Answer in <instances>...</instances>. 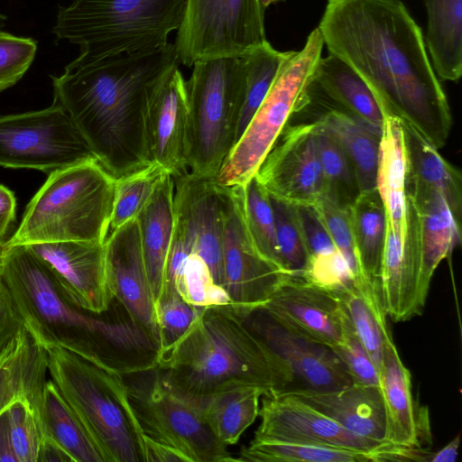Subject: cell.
<instances>
[{
  "label": "cell",
  "instance_id": "f35d334b",
  "mask_svg": "<svg viewBox=\"0 0 462 462\" xmlns=\"http://www.w3.org/2000/svg\"><path fill=\"white\" fill-rule=\"evenodd\" d=\"M173 287L188 303L198 307L231 306L226 291L213 279L205 261L191 254L173 281Z\"/></svg>",
  "mask_w": 462,
  "mask_h": 462
},
{
  "label": "cell",
  "instance_id": "484cf974",
  "mask_svg": "<svg viewBox=\"0 0 462 462\" xmlns=\"http://www.w3.org/2000/svg\"><path fill=\"white\" fill-rule=\"evenodd\" d=\"M316 122L345 152L360 192L375 189L381 131L338 109L325 112Z\"/></svg>",
  "mask_w": 462,
  "mask_h": 462
},
{
  "label": "cell",
  "instance_id": "5bb4252c",
  "mask_svg": "<svg viewBox=\"0 0 462 462\" xmlns=\"http://www.w3.org/2000/svg\"><path fill=\"white\" fill-rule=\"evenodd\" d=\"M235 313L283 365L290 380L289 389L283 393L330 392L353 383L343 362L329 346L282 324L262 307Z\"/></svg>",
  "mask_w": 462,
  "mask_h": 462
},
{
  "label": "cell",
  "instance_id": "9c48e42d",
  "mask_svg": "<svg viewBox=\"0 0 462 462\" xmlns=\"http://www.w3.org/2000/svg\"><path fill=\"white\" fill-rule=\"evenodd\" d=\"M323 46L317 27L300 51H286L268 93L214 179L218 186H243L252 179L291 116L309 105Z\"/></svg>",
  "mask_w": 462,
  "mask_h": 462
},
{
  "label": "cell",
  "instance_id": "e575fe53",
  "mask_svg": "<svg viewBox=\"0 0 462 462\" xmlns=\"http://www.w3.org/2000/svg\"><path fill=\"white\" fill-rule=\"evenodd\" d=\"M286 51L274 49L268 41L255 47L245 57V83L239 111L235 143L268 93Z\"/></svg>",
  "mask_w": 462,
  "mask_h": 462
},
{
  "label": "cell",
  "instance_id": "7a4b0ae2",
  "mask_svg": "<svg viewBox=\"0 0 462 462\" xmlns=\"http://www.w3.org/2000/svg\"><path fill=\"white\" fill-rule=\"evenodd\" d=\"M179 65L173 44L64 68L51 76L53 103L69 116L98 162L116 180L153 163L148 114L157 88Z\"/></svg>",
  "mask_w": 462,
  "mask_h": 462
},
{
  "label": "cell",
  "instance_id": "ba28073f",
  "mask_svg": "<svg viewBox=\"0 0 462 462\" xmlns=\"http://www.w3.org/2000/svg\"><path fill=\"white\" fill-rule=\"evenodd\" d=\"M192 68L186 81L188 170L215 179L235 144L245 83V57L201 60Z\"/></svg>",
  "mask_w": 462,
  "mask_h": 462
},
{
  "label": "cell",
  "instance_id": "83f0119b",
  "mask_svg": "<svg viewBox=\"0 0 462 462\" xmlns=\"http://www.w3.org/2000/svg\"><path fill=\"white\" fill-rule=\"evenodd\" d=\"M428 14L426 45L442 80L462 75V0H424Z\"/></svg>",
  "mask_w": 462,
  "mask_h": 462
},
{
  "label": "cell",
  "instance_id": "e0dca14e",
  "mask_svg": "<svg viewBox=\"0 0 462 462\" xmlns=\"http://www.w3.org/2000/svg\"><path fill=\"white\" fill-rule=\"evenodd\" d=\"M258 416L261 423L253 440L319 444L361 449L387 451L396 459L400 448L389 442L360 438L343 426L287 393L263 395Z\"/></svg>",
  "mask_w": 462,
  "mask_h": 462
},
{
  "label": "cell",
  "instance_id": "7dc6e473",
  "mask_svg": "<svg viewBox=\"0 0 462 462\" xmlns=\"http://www.w3.org/2000/svg\"><path fill=\"white\" fill-rule=\"evenodd\" d=\"M16 218V199L14 192L0 184V254L5 249Z\"/></svg>",
  "mask_w": 462,
  "mask_h": 462
},
{
  "label": "cell",
  "instance_id": "db71d44e",
  "mask_svg": "<svg viewBox=\"0 0 462 462\" xmlns=\"http://www.w3.org/2000/svg\"><path fill=\"white\" fill-rule=\"evenodd\" d=\"M7 23V17L0 13V30L3 29Z\"/></svg>",
  "mask_w": 462,
  "mask_h": 462
},
{
  "label": "cell",
  "instance_id": "603a6c76",
  "mask_svg": "<svg viewBox=\"0 0 462 462\" xmlns=\"http://www.w3.org/2000/svg\"><path fill=\"white\" fill-rule=\"evenodd\" d=\"M287 394L298 398L360 438L387 442L385 407L378 386L353 383L336 391Z\"/></svg>",
  "mask_w": 462,
  "mask_h": 462
},
{
  "label": "cell",
  "instance_id": "277c9868",
  "mask_svg": "<svg viewBox=\"0 0 462 462\" xmlns=\"http://www.w3.org/2000/svg\"><path fill=\"white\" fill-rule=\"evenodd\" d=\"M181 393L202 400L255 387L264 395L286 393L288 374L272 351L229 306L204 307L157 367Z\"/></svg>",
  "mask_w": 462,
  "mask_h": 462
},
{
  "label": "cell",
  "instance_id": "836d02e7",
  "mask_svg": "<svg viewBox=\"0 0 462 462\" xmlns=\"http://www.w3.org/2000/svg\"><path fill=\"white\" fill-rule=\"evenodd\" d=\"M41 426L42 439H53L72 462H103L51 379L47 380L44 390Z\"/></svg>",
  "mask_w": 462,
  "mask_h": 462
},
{
  "label": "cell",
  "instance_id": "7402d4cb",
  "mask_svg": "<svg viewBox=\"0 0 462 462\" xmlns=\"http://www.w3.org/2000/svg\"><path fill=\"white\" fill-rule=\"evenodd\" d=\"M379 381L386 414V441L398 447L422 449L421 434L430 432L427 411L416 410L411 375L392 337L383 344Z\"/></svg>",
  "mask_w": 462,
  "mask_h": 462
},
{
  "label": "cell",
  "instance_id": "d6986e66",
  "mask_svg": "<svg viewBox=\"0 0 462 462\" xmlns=\"http://www.w3.org/2000/svg\"><path fill=\"white\" fill-rule=\"evenodd\" d=\"M174 180L175 226L200 256L216 283L221 282L223 207L220 188L214 179L184 171ZM221 286V285H220Z\"/></svg>",
  "mask_w": 462,
  "mask_h": 462
},
{
  "label": "cell",
  "instance_id": "3957f363",
  "mask_svg": "<svg viewBox=\"0 0 462 462\" xmlns=\"http://www.w3.org/2000/svg\"><path fill=\"white\" fill-rule=\"evenodd\" d=\"M0 273L15 311L37 344L62 347L121 375L157 367L159 346L143 330L130 319L107 321L70 304L44 263L27 246L5 247Z\"/></svg>",
  "mask_w": 462,
  "mask_h": 462
},
{
  "label": "cell",
  "instance_id": "44dd1931",
  "mask_svg": "<svg viewBox=\"0 0 462 462\" xmlns=\"http://www.w3.org/2000/svg\"><path fill=\"white\" fill-rule=\"evenodd\" d=\"M188 119L186 80L178 65L157 88L148 114V142L152 160L171 176L189 171Z\"/></svg>",
  "mask_w": 462,
  "mask_h": 462
},
{
  "label": "cell",
  "instance_id": "5b68a950",
  "mask_svg": "<svg viewBox=\"0 0 462 462\" xmlns=\"http://www.w3.org/2000/svg\"><path fill=\"white\" fill-rule=\"evenodd\" d=\"M45 348L51 379L103 462H145V433L123 375L62 347Z\"/></svg>",
  "mask_w": 462,
  "mask_h": 462
},
{
  "label": "cell",
  "instance_id": "ac0fdd59",
  "mask_svg": "<svg viewBox=\"0 0 462 462\" xmlns=\"http://www.w3.org/2000/svg\"><path fill=\"white\" fill-rule=\"evenodd\" d=\"M107 278L114 298L127 312L131 322L159 346L155 301L143 256L139 226L133 218L105 241Z\"/></svg>",
  "mask_w": 462,
  "mask_h": 462
},
{
  "label": "cell",
  "instance_id": "74e56055",
  "mask_svg": "<svg viewBox=\"0 0 462 462\" xmlns=\"http://www.w3.org/2000/svg\"><path fill=\"white\" fill-rule=\"evenodd\" d=\"M166 173L169 172L153 162L138 171L116 180L106 237L136 217L151 198L158 182Z\"/></svg>",
  "mask_w": 462,
  "mask_h": 462
},
{
  "label": "cell",
  "instance_id": "681fc988",
  "mask_svg": "<svg viewBox=\"0 0 462 462\" xmlns=\"http://www.w3.org/2000/svg\"><path fill=\"white\" fill-rule=\"evenodd\" d=\"M37 462H72L69 456L51 439H42Z\"/></svg>",
  "mask_w": 462,
  "mask_h": 462
},
{
  "label": "cell",
  "instance_id": "816d5d0a",
  "mask_svg": "<svg viewBox=\"0 0 462 462\" xmlns=\"http://www.w3.org/2000/svg\"><path fill=\"white\" fill-rule=\"evenodd\" d=\"M460 443V434L437 452L431 453L430 462H454L457 459Z\"/></svg>",
  "mask_w": 462,
  "mask_h": 462
},
{
  "label": "cell",
  "instance_id": "8992f818",
  "mask_svg": "<svg viewBox=\"0 0 462 462\" xmlns=\"http://www.w3.org/2000/svg\"><path fill=\"white\" fill-rule=\"evenodd\" d=\"M186 0H72L60 6L51 32L79 45L77 68L123 53L151 51L168 44L182 21Z\"/></svg>",
  "mask_w": 462,
  "mask_h": 462
},
{
  "label": "cell",
  "instance_id": "ffe728a7",
  "mask_svg": "<svg viewBox=\"0 0 462 462\" xmlns=\"http://www.w3.org/2000/svg\"><path fill=\"white\" fill-rule=\"evenodd\" d=\"M262 308L282 324L330 347L341 339V300L300 277L291 276Z\"/></svg>",
  "mask_w": 462,
  "mask_h": 462
},
{
  "label": "cell",
  "instance_id": "7c38bea8",
  "mask_svg": "<svg viewBox=\"0 0 462 462\" xmlns=\"http://www.w3.org/2000/svg\"><path fill=\"white\" fill-rule=\"evenodd\" d=\"M96 158L68 113L58 104L0 116V166L51 173Z\"/></svg>",
  "mask_w": 462,
  "mask_h": 462
},
{
  "label": "cell",
  "instance_id": "60d3db41",
  "mask_svg": "<svg viewBox=\"0 0 462 462\" xmlns=\"http://www.w3.org/2000/svg\"><path fill=\"white\" fill-rule=\"evenodd\" d=\"M281 268L294 277H301L307 254L295 215L294 206L271 197Z\"/></svg>",
  "mask_w": 462,
  "mask_h": 462
},
{
  "label": "cell",
  "instance_id": "4316f807",
  "mask_svg": "<svg viewBox=\"0 0 462 462\" xmlns=\"http://www.w3.org/2000/svg\"><path fill=\"white\" fill-rule=\"evenodd\" d=\"M342 110L381 131L383 112L360 76L345 61L329 54L320 58L313 81Z\"/></svg>",
  "mask_w": 462,
  "mask_h": 462
},
{
  "label": "cell",
  "instance_id": "8d00e7d4",
  "mask_svg": "<svg viewBox=\"0 0 462 462\" xmlns=\"http://www.w3.org/2000/svg\"><path fill=\"white\" fill-rule=\"evenodd\" d=\"M241 189L246 225L256 246L265 258L282 269L269 193L255 176L241 186Z\"/></svg>",
  "mask_w": 462,
  "mask_h": 462
},
{
  "label": "cell",
  "instance_id": "30bf717a",
  "mask_svg": "<svg viewBox=\"0 0 462 462\" xmlns=\"http://www.w3.org/2000/svg\"><path fill=\"white\" fill-rule=\"evenodd\" d=\"M128 387L131 402L146 435L166 444L189 462L236 461L208 425L199 402L172 387L157 368Z\"/></svg>",
  "mask_w": 462,
  "mask_h": 462
},
{
  "label": "cell",
  "instance_id": "2e32d148",
  "mask_svg": "<svg viewBox=\"0 0 462 462\" xmlns=\"http://www.w3.org/2000/svg\"><path fill=\"white\" fill-rule=\"evenodd\" d=\"M25 246L44 263L70 304L96 315L109 309L115 298L107 278L105 243L62 241Z\"/></svg>",
  "mask_w": 462,
  "mask_h": 462
},
{
  "label": "cell",
  "instance_id": "6da1fadb",
  "mask_svg": "<svg viewBox=\"0 0 462 462\" xmlns=\"http://www.w3.org/2000/svg\"><path fill=\"white\" fill-rule=\"evenodd\" d=\"M324 45L365 81L383 113L439 150L452 116L420 26L400 0H328L318 26Z\"/></svg>",
  "mask_w": 462,
  "mask_h": 462
},
{
  "label": "cell",
  "instance_id": "f1b7e54d",
  "mask_svg": "<svg viewBox=\"0 0 462 462\" xmlns=\"http://www.w3.org/2000/svg\"><path fill=\"white\" fill-rule=\"evenodd\" d=\"M348 214L359 267L365 279L381 295L386 223L377 189L360 192L348 207Z\"/></svg>",
  "mask_w": 462,
  "mask_h": 462
},
{
  "label": "cell",
  "instance_id": "f6af8a7d",
  "mask_svg": "<svg viewBox=\"0 0 462 462\" xmlns=\"http://www.w3.org/2000/svg\"><path fill=\"white\" fill-rule=\"evenodd\" d=\"M37 42L0 30V92L15 85L31 67Z\"/></svg>",
  "mask_w": 462,
  "mask_h": 462
},
{
  "label": "cell",
  "instance_id": "4dcf8cb0",
  "mask_svg": "<svg viewBox=\"0 0 462 462\" xmlns=\"http://www.w3.org/2000/svg\"><path fill=\"white\" fill-rule=\"evenodd\" d=\"M387 451H365L319 444L257 441L241 450L236 461L252 462H383L393 461Z\"/></svg>",
  "mask_w": 462,
  "mask_h": 462
},
{
  "label": "cell",
  "instance_id": "11a10c76",
  "mask_svg": "<svg viewBox=\"0 0 462 462\" xmlns=\"http://www.w3.org/2000/svg\"><path fill=\"white\" fill-rule=\"evenodd\" d=\"M5 291H5L0 294V299L4 295Z\"/></svg>",
  "mask_w": 462,
  "mask_h": 462
},
{
  "label": "cell",
  "instance_id": "7bdbcfd3",
  "mask_svg": "<svg viewBox=\"0 0 462 462\" xmlns=\"http://www.w3.org/2000/svg\"><path fill=\"white\" fill-rule=\"evenodd\" d=\"M17 462H37L42 442L41 426L28 402L20 399L6 411Z\"/></svg>",
  "mask_w": 462,
  "mask_h": 462
},
{
  "label": "cell",
  "instance_id": "c3c4849f",
  "mask_svg": "<svg viewBox=\"0 0 462 462\" xmlns=\"http://www.w3.org/2000/svg\"><path fill=\"white\" fill-rule=\"evenodd\" d=\"M145 462H189L188 458L175 448L159 442L148 435L144 436Z\"/></svg>",
  "mask_w": 462,
  "mask_h": 462
},
{
  "label": "cell",
  "instance_id": "d4e9b609",
  "mask_svg": "<svg viewBox=\"0 0 462 462\" xmlns=\"http://www.w3.org/2000/svg\"><path fill=\"white\" fill-rule=\"evenodd\" d=\"M173 177L166 173L136 216L143 261L155 302L163 286L166 261L173 236Z\"/></svg>",
  "mask_w": 462,
  "mask_h": 462
},
{
  "label": "cell",
  "instance_id": "9a60e30c",
  "mask_svg": "<svg viewBox=\"0 0 462 462\" xmlns=\"http://www.w3.org/2000/svg\"><path fill=\"white\" fill-rule=\"evenodd\" d=\"M315 130V122L287 125L262 162L254 176L271 197L314 207L325 194Z\"/></svg>",
  "mask_w": 462,
  "mask_h": 462
},
{
  "label": "cell",
  "instance_id": "b9f144b4",
  "mask_svg": "<svg viewBox=\"0 0 462 462\" xmlns=\"http://www.w3.org/2000/svg\"><path fill=\"white\" fill-rule=\"evenodd\" d=\"M319 214L337 250L344 259L354 282L365 279L359 267L348 208L327 195L314 206Z\"/></svg>",
  "mask_w": 462,
  "mask_h": 462
},
{
  "label": "cell",
  "instance_id": "d6a6232c",
  "mask_svg": "<svg viewBox=\"0 0 462 462\" xmlns=\"http://www.w3.org/2000/svg\"><path fill=\"white\" fill-rule=\"evenodd\" d=\"M337 297L353 328L379 370L384 341L392 337L380 293L367 280L352 282Z\"/></svg>",
  "mask_w": 462,
  "mask_h": 462
},
{
  "label": "cell",
  "instance_id": "52a82bcc",
  "mask_svg": "<svg viewBox=\"0 0 462 462\" xmlns=\"http://www.w3.org/2000/svg\"><path fill=\"white\" fill-rule=\"evenodd\" d=\"M116 183L96 158L49 173L5 247L62 241L105 243Z\"/></svg>",
  "mask_w": 462,
  "mask_h": 462
},
{
  "label": "cell",
  "instance_id": "bcb514c9",
  "mask_svg": "<svg viewBox=\"0 0 462 462\" xmlns=\"http://www.w3.org/2000/svg\"><path fill=\"white\" fill-rule=\"evenodd\" d=\"M23 328L5 289L0 299V356Z\"/></svg>",
  "mask_w": 462,
  "mask_h": 462
},
{
  "label": "cell",
  "instance_id": "f5cc1de1",
  "mask_svg": "<svg viewBox=\"0 0 462 462\" xmlns=\"http://www.w3.org/2000/svg\"><path fill=\"white\" fill-rule=\"evenodd\" d=\"M285 0H259L261 5L266 10L271 5L284 2Z\"/></svg>",
  "mask_w": 462,
  "mask_h": 462
},
{
  "label": "cell",
  "instance_id": "f907efd6",
  "mask_svg": "<svg viewBox=\"0 0 462 462\" xmlns=\"http://www.w3.org/2000/svg\"><path fill=\"white\" fill-rule=\"evenodd\" d=\"M0 462H17L11 440L6 411L0 414Z\"/></svg>",
  "mask_w": 462,
  "mask_h": 462
},
{
  "label": "cell",
  "instance_id": "ab89813d",
  "mask_svg": "<svg viewBox=\"0 0 462 462\" xmlns=\"http://www.w3.org/2000/svg\"><path fill=\"white\" fill-rule=\"evenodd\" d=\"M204 307L185 301L174 287H164L155 302L160 336V356L171 349L189 328ZM159 361V360H158Z\"/></svg>",
  "mask_w": 462,
  "mask_h": 462
},
{
  "label": "cell",
  "instance_id": "4fadbf2b",
  "mask_svg": "<svg viewBox=\"0 0 462 462\" xmlns=\"http://www.w3.org/2000/svg\"><path fill=\"white\" fill-rule=\"evenodd\" d=\"M219 188L223 207L220 285L234 310L263 307L291 275L256 246L246 225L241 186Z\"/></svg>",
  "mask_w": 462,
  "mask_h": 462
},
{
  "label": "cell",
  "instance_id": "ee69618b",
  "mask_svg": "<svg viewBox=\"0 0 462 462\" xmlns=\"http://www.w3.org/2000/svg\"><path fill=\"white\" fill-rule=\"evenodd\" d=\"M331 348L343 362L353 383L380 387L378 367L358 339L346 310L341 339Z\"/></svg>",
  "mask_w": 462,
  "mask_h": 462
},
{
  "label": "cell",
  "instance_id": "f546056e",
  "mask_svg": "<svg viewBox=\"0 0 462 462\" xmlns=\"http://www.w3.org/2000/svg\"><path fill=\"white\" fill-rule=\"evenodd\" d=\"M408 178L437 189L445 199L455 220H462L461 172L446 161L439 150L426 141L412 126L403 123Z\"/></svg>",
  "mask_w": 462,
  "mask_h": 462
},
{
  "label": "cell",
  "instance_id": "cb8c5ba5",
  "mask_svg": "<svg viewBox=\"0 0 462 462\" xmlns=\"http://www.w3.org/2000/svg\"><path fill=\"white\" fill-rule=\"evenodd\" d=\"M410 194L420 220L421 272L420 290L426 301L433 274L440 262L461 243L462 228L444 197L435 189L408 178Z\"/></svg>",
  "mask_w": 462,
  "mask_h": 462
},
{
  "label": "cell",
  "instance_id": "8fae6325",
  "mask_svg": "<svg viewBox=\"0 0 462 462\" xmlns=\"http://www.w3.org/2000/svg\"><path fill=\"white\" fill-rule=\"evenodd\" d=\"M264 13L259 0H186L173 44L179 63L248 53L267 41Z\"/></svg>",
  "mask_w": 462,
  "mask_h": 462
},
{
  "label": "cell",
  "instance_id": "d590c367",
  "mask_svg": "<svg viewBox=\"0 0 462 462\" xmlns=\"http://www.w3.org/2000/svg\"><path fill=\"white\" fill-rule=\"evenodd\" d=\"M316 123L315 143L325 194L348 208L360 193L353 167L341 146Z\"/></svg>",
  "mask_w": 462,
  "mask_h": 462
},
{
  "label": "cell",
  "instance_id": "1f68e13d",
  "mask_svg": "<svg viewBox=\"0 0 462 462\" xmlns=\"http://www.w3.org/2000/svg\"><path fill=\"white\" fill-rule=\"evenodd\" d=\"M264 392L245 387L218 393L196 400L214 435L226 446L238 442L259 413V401Z\"/></svg>",
  "mask_w": 462,
  "mask_h": 462
}]
</instances>
